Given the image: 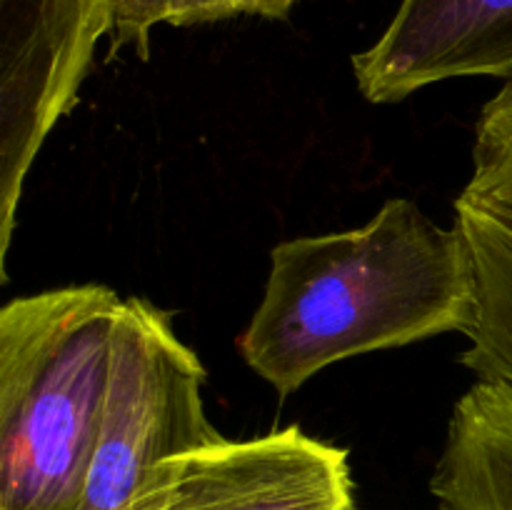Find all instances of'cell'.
I'll list each match as a JSON object with an SVG mask.
<instances>
[{
  "label": "cell",
  "instance_id": "obj_1",
  "mask_svg": "<svg viewBox=\"0 0 512 510\" xmlns=\"http://www.w3.org/2000/svg\"><path fill=\"white\" fill-rule=\"evenodd\" d=\"M475 275L458 228L393 198L363 228L275 245L263 300L238 338L288 398L340 360L470 328Z\"/></svg>",
  "mask_w": 512,
  "mask_h": 510
},
{
  "label": "cell",
  "instance_id": "obj_2",
  "mask_svg": "<svg viewBox=\"0 0 512 510\" xmlns=\"http://www.w3.org/2000/svg\"><path fill=\"white\" fill-rule=\"evenodd\" d=\"M125 300L68 285L0 310V510H78Z\"/></svg>",
  "mask_w": 512,
  "mask_h": 510
},
{
  "label": "cell",
  "instance_id": "obj_3",
  "mask_svg": "<svg viewBox=\"0 0 512 510\" xmlns=\"http://www.w3.org/2000/svg\"><path fill=\"white\" fill-rule=\"evenodd\" d=\"M108 0H0V275L5 280L25 175L53 125L73 108Z\"/></svg>",
  "mask_w": 512,
  "mask_h": 510
},
{
  "label": "cell",
  "instance_id": "obj_4",
  "mask_svg": "<svg viewBox=\"0 0 512 510\" xmlns=\"http://www.w3.org/2000/svg\"><path fill=\"white\" fill-rule=\"evenodd\" d=\"M353 505L348 450L298 425L228 440L160 463L158 510H345Z\"/></svg>",
  "mask_w": 512,
  "mask_h": 510
},
{
  "label": "cell",
  "instance_id": "obj_5",
  "mask_svg": "<svg viewBox=\"0 0 512 510\" xmlns=\"http://www.w3.org/2000/svg\"><path fill=\"white\" fill-rule=\"evenodd\" d=\"M353 73L370 103L453 78L512 83V0H400L385 33L353 55Z\"/></svg>",
  "mask_w": 512,
  "mask_h": 510
},
{
  "label": "cell",
  "instance_id": "obj_6",
  "mask_svg": "<svg viewBox=\"0 0 512 510\" xmlns=\"http://www.w3.org/2000/svg\"><path fill=\"white\" fill-rule=\"evenodd\" d=\"M455 228L468 245L475 308L460 363L512 385V83L483 108L473 175L455 198Z\"/></svg>",
  "mask_w": 512,
  "mask_h": 510
},
{
  "label": "cell",
  "instance_id": "obj_7",
  "mask_svg": "<svg viewBox=\"0 0 512 510\" xmlns=\"http://www.w3.org/2000/svg\"><path fill=\"white\" fill-rule=\"evenodd\" d=\"M440 510H512V385L485 380L455 403L430 478Z\"/></svg>",
  "mask_w": 512,
  "mask_h": 510
},
{
  "label": "cell",
  "instance_id": "obj_8",
  "mask_svg": "<svg viewBox=\"0 0 512 510\" xmlns=\"http://www.w3.org/2000/svg\"><path fill=\"white\" fill-rule=\"evenodd\" d=\"M298 0H138L113 23L108 38L110 50L133 45L140 58L148 55L150 33L155 25L215 23V20L260 15V18H285Z\"/></svg>",
  "mask_w": 512,
  "mask_h": 510
},
{
  "label": "cell",
  "instance_id": "obj_9",
  "mask_svg": "<svg viewBox=\"0 0 512 510\" xmlns=\"http://www.w3.org/2000/svg\"><path fill=\"white\" fill-rule=\"evenodd\" d=\"M108 3H110V28H113L115 20H118L120 15L130 8V5L138 3V0H108Z\"/></svg>",
  "mask_w": 512,
  "mask_h": 510
},
{
  "label": "cell",
  "instance_id": "obj_10",
  "mask_svg": "<svg viewBox=\"0 0 512 510\" xmlns=\"http://www.w3.org/2000/svg\"><path fill=\"white\" fill-rule=\"evenodd\" d=\"M345 510H358V508H355V505H348V508H345Z\"/></svg>",
  "mask_w": 512,
  "mask_h": 510
}]
</instances>
